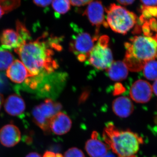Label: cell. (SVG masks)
I'll return each mask as SVG.
<instances>
[{
  "mask_svg": "<svg viewBox=\"0 0 157 157\" xmlns=\"http://www.w3.org/2000/svg\"><path fill=\"white\" fill-rule=\"evenodd\" d=\"M61 49L59 39L44 33L36 40H29L14 50L31 76H36L52 74L59 67L54 56L55 52Z\"/></svg>",
  "mask_w": 157,
  "mask_h": 157,
  "instance_id": "1",
  "label": "cell"
},
{
  "mask_svg": "<svg viewBox=\"0 0 157 157\" xmlns=\"http://www.w3.org/2000/svg\"><path fill=\"white\" fill-rule=\"evenodd\" d=\"M124 62L128 70L138 72L147 62L157 59V36H136L125 44Z\"/></svg>",
  "mask_w": 157,
  "mask_h": 157,
  "instance_id": "2",
  "label": "cell"
},
{
  "mask_svg": "<svg viewBox=\"0 0 157 157\" xmlns=\"http://www.w3.org/2000/svg\"><path fill=\"white\" fill-rule=\"evenodd\" d=\"M103 138L109 149L119 157L134 155L143 143V139L130 130H120L109 123L103 132Z\"/></svg>",
  "mask_w": 157,
  "mask_h": 157,
  "instance_id": "3",
  "label": "cell"
},
{
  "mask_svg": "<svg viewBox=\"0 0 157 157\" xmlns=\"http://www.w3.org/2000/svg\"><path fill=\"white\" fill-rule=\"evenodd\" d=\"M105 10L108 26L115 33L125 35L137 22L136 14L122 6L112 4Z\"/></svg>",
  "mask_w": 157,
  "mask_h": 157,
  "instance_id": "4",
  "label": "cell"
},
{
  "mask_svg": "<svg viewBox=\"0 0 157 157\" xmlns=\"http://www.w3.org/2000/svg\"><path fill=\"white\" fill-rule=\"evenodd\" d=\"M109 43L108 36L104 35L99 37L88 56V63L98 70H107L113 62Z\"/></svg>",
  "mask_w": 157,
  "mask_h": 157,
  "instance_id": "5",
  "label": "cell"
},
{
  "mask_svg": "<svg viewBox=\"0 0 157 157\" xmlns=\"http://www.w3.org/2000/svg\"><path fill=\"white\" fill-rule=\"evenodd\" d=\"M60 103L51 99H47L43 103L34 107L32 110L33 121L45 135L50 134L49 124L51 119L62 109Z\"/></svg>",
  "mask_w": 157,
  "mask_h": 157,
  "instance_id": "6",
  "label": "cell"
},
{
  "mask_svg": "<svg viewBox=\"0 0 157 157\" xmlns=\"http://www.w3.org/2000/svg\"><path fill=\"white\" fill-rule=\"evenodd\" d=\"M98 38V35L92 36L86 32H79L73 36L70 42V51L77 57L79 61H85Z\"/></svg>",
  "mask_w": 157,
  "mask_h": 157,
  "instance_id": "7",
  "label": "cell"
},
{
  "mask_svg": "<svg viewBox=\"0 0 157 157\" xmlns=\"http://www.w3.org/2000/svg\"><path fill=\"white\" fill-rule=\"evenodd\" d=\"M104 10L102 2L95 0L88 4L83 14L87 17L91 24L96 27L97 35H98L99 29L101 25L106 28L108 27L105 20Z\"/></svg>",
  "mask_w": 157,
  "mask_h": 157,
  "instance_id": "8",
  "label": "cell"
},
{
  "mask_svg": "<svg viewBox=\"0 0 157 157\" xmlns=\"http://www.w3.org/2000/svg\"><path fill=\"white\" fill-rule=\"evenodd\" d=\"M152 86L145 80L139 79L135 81L131 86L130 95L132 100L137 103H146L152 95Z\"/></svg>",
  "mask_w": 157,
  "mask_h": 157,
  "instance_id": "9",
  "label": "cell"
},
{
  "mask_svg": "<svg viewBox=\"0 0 157 157\" xmlns=\"http://www.w3.org/2000/svg\"><path fill=\"white\" fill-rule=\"evenodd\" d=\"M1 47L11 50L19 48L26 42L16 31L12 29L4 30L0 35Z\"/></svg>",
  "mask_w": 157,
  "mask_h": 157,
  "instance_id": "10",
  "label": "cell"
},
{
  "mask_svg": "<svg viewBox=\"0 0 157 157\" xmlns=\"http://www.w3.org/2000/svg\"><path fill=\"white\" fill-rule=\"evenodd\" d=\"M21 137L19 128L14 125H6L0 130V142L6 147L15 146L20 141Z\"/></svg>",
  "mask_w": 157,
  "mask_h": 157,
  "instance_id": "11",
  "label": "cell"
},
{
  "mask_svg": "<svg viewBox=\"0 0 157 157\" xmlns=\"http://www.w3.org/2000/svg\"><path fill=\"white\" fill-rule=\"evenodd\" d=\"M85 148L90 157H104L109 149L106 144L98 139L96 132H93L91 138L86 143Z\"/></svg>",
  "mask_w": 157,
  "mask_h": 157,
  "instance_id": "12",
  "label": "cell"
},
{
  "mask_svg": "<svg viewBox=\"0 0 157 157\" xmlns=\"http://www.w3.org/2000/svg\"><path fill=\"white\" fill-rule=\"evenodd\" d=\"M72 121L68 116L63 113H56L50 120L51 131L56 135H62L67 133L72 127Z\"/></svg>",
  "mask_w": 157,
  "mask_h": 157,
  "instance_id": "13",
  "label": "cell"
},
{
  "mask_svg": "<svg viewBox=\"0 0 157 157\" xmlns=\"http://www.w3.org/2000/svg\"><path fill=\"white\" fill-rule=\"evenodd\" d=\"M6 76L14 83L21 84L31 75L22 62L16 59L7 69Z\"/></svg>",
  "mask_w": 157,
  "mask_h": 157,
  "instance_id": "14",
  "label": "cell"
},
{
  "mask_svg": "<svg viewBox=\"0 0 157 157\" xmlns=\"http://www.w3.org/2000/svg\"><path fill=\"white\" fill-rule=\"evenodd\" d=\"M5 111L12 116H17L22 114L25 111V102L22 98L13 94L9 96L4 103Z\"/></svg>",
  "mask_w": 157,
  "mask_h": 157,
  "instance_id": "15",
  "label": "cell"
},
{
  "mask_svg": "<svg viewBox=\"0 0 157 157\" xmlns=\"http://www.w3.org/2000/svg\"><path fill=\"white\" fill-rule=\"evenodd\" d=\"M112 109L117 116L126 118L131 115L134 111V105L130 98L121 97L116 98L113 102Z\"/></svg>",
  "mask_w": 157,
  "mask_h": 157,
  "instance_id": "16",
  "label": "cell"
},
{
  "mask_svg": "<svg viewBox=\"0 0 157 157\" xmlns=\"http://www.w3.org/2000/svg\"><path fill=\"white\" fill-rule=\"evenodd\" d=\"M108 76L112 80L122 81L127 78L128 74V69L123 61H117L113 62L107 69Z\"/></svg>",
  "mask_w": 157,
  "mask_h": 157,
  "instance_id": "17",
  "label": "cell"
},
{
  "mask_svg": "<svg viewBox=\"0 0 157 157\" xmlns=\"http://www.w3.org/2000/svg\"><path fill=\"white\" fill-rule=\"evenodd\" d=\"M14 61V56L7 49L0 47V70L8 69Z\"/></svg>",
  "mask_w": 157,
  "mask_h": 157,
  "instance_id": "18",
  "label": "cell"
},
{
  "mask_svg": "<svg viewBox=\"0 0 157 157\" xmlns=\"http://www.w3.org/2000/svg\"><path fill=\"white\" fill-rule=\"evenodd\" d=\"M144 76L150 80L157 79V61L152 60L147 62L143 68Z\"/></svg>",
  "mask_w": 157,
  "mask_h": 157,
  "instance_id": "19",
  "label": "cell"
},
{
  "mask_svg": "<svg viewBox=\"0 0 157 157\" xmlns=\"http://www.w3.org/2000/svg\"><path fill=\"white\" fill-rule=\"evenodd\" d=\"M52 7L57 14H66L71 8L70 0H52Z\"/></svg>",
  "mask_w": 157,
  "mask_h": 157,
  "instance_id": "20",
  "label": "cell"
},
{
  "mask_svg": "<svg viewBox=\"0 0 157 157\" xmlns=\"http://www.w3.org/2000/svg\"><path fill=\"white\" fill-rule=\"evenodd\" d=\"M21 3V0H0V6L6 14L17 9Z\"/></svg>",
  "mask_w": 157,
  "mask_h": 157,
  "instance_id": "21",
  "label": "cell"
},
{
  "mask_svg": "<svg viewBox=\"0 0 157 157\" xmlns=\"http://www.w3.org/2000/svg\"><path fill=\"white\" fill-rule=\"evenodd\" d=\"M141 12L142 14L140 17L141 21H144L152 17H157V7L144 6Z\"/></svg>",
  "mask_w": 157,
  "mask_h": 157,
  "instance_id": "22",
  "label": "cell"
},
{
  "mask_svg": "<svg viewBox=\"0 0 157 157\" xmlns=\"http://www.w3.org/2000/svg\"><path fill=\"white\" fill-rule=\"evenodd\" d=\"M63 157H86L83 152L78 148L74 147L68 149L65 153Z\"/></svg>",
  "mask_w": 157,
  "mask_h": 157,
  "instance_id": "23",
  "label": "cell"
},
{
  "mask_svg": "<svg viewBox=\"0 0 157 157\" xmlns=\"http://www.w3.org/2000/svg\"><path fill=\"white\" fill-rule=\"evenodd\" d=\"M94 0H70L71 5L73 6L80 7L88 5Z\"/></svg>",
  "mask_w": 157,
  "mask_h": 157,
  "instance_id": "24",
  "label": "cell"
},
{
  "mask_svg": "<svg viewBox=\"0 0 157 157\" xmlns=\"http://www.w3.org/2000/svg\"><path fill=\"white\" fill-rule=\"evenodd\" d=\"M35 5L40 7L45 8L52 2V0H33Z\"/></svg>",
  "mask_w": 157,
  "mask_h": 157,
  "instance_id": "25",
  "label": "cell"
},
{
  "mask_svg": "<svg viewBox=\"0 0 157 157\" xmlns=\"http://www.w3.org/2000/svg\"><path fill=\"white\" fill-rule=\"evenodd\" d=\"M145 6H155L157 5V0H140Z\"/></svg>",
  "mask_w": 157,
  "mask_h": 157,
  "instance_id": "26",
  "label": "cell"
},
{
  "mask_svg": "<svg viewBox=\"0 0 157 157\" xmlns=\"http://www.w3.org/2000/svg\"><path fill=\"white\" fill-rule=\"evenodd\" d=\"M116 1L121 5H124V6H129L133 4L135 0H116Z\"/></svg>",
  "mask_w": 157,
  "mask_h": 157,
  "instance_id": "27",
  "label": "cell"
},
{
  "mask_svg": "<svg viewBox=\"0 0 157 157\" xmlns=\"http://www.w3.org/2000/svg\"><path fill=\"white\" fill-rule=\"evenodd\" d=\"M43 157H57V155L53 152L47 151L43 155Z\"/></svg>",
  "mask_w": 157,
  "mask_h": 157,
  "instance_id": "28",
  "label": "cell"
},
{
  "mask_svg": "<svg viewBox=\"0 0 157 157\" xmlns=\"http://www.w3.org/2000/svg\"><path fill=\"white\" fill-rule=\"evenodd\" d=\"M152 88L153 92L155 95L157 96V79L155 80L152 86Z\"/></svg>",
  "mask_w": 157,
  "mask_h": 157,
  "instance_id": "29",
  "label": "cell"
},
{
  "mask_svg": "<svg viewBox=\"0 0 157 157\" xmlns=\"http://www.w3.org/2000/svg\"><path fill=\"white\" fill-rule=\"evenodd\" d=\"M25 157H42L39 154L36 152H31Z\"/></svg>",
  "mask_w": 157,
  "mask_h": 157,
  "instance_id": "30",
  "label": "cell"
},
{
  "mask_svg": "<svg viewBox=\"0 0 157 157\" xmlns=\"http://www.w3.org/2000/svg\"><path fill=\"white\" fill-rule=\"evenodd\" d=\"M3 103H4V96L0 93V110L2 108Z\"/></svg>",
  "mask_w": 157,
  "mask_h": 157,
  "instance_id": "31",
  "label": "cell"
},
{
  "mask_svg": "<svg viewBox=\"0 0 157 157\" xmlns=\"http://www.w3.org/2000/svg\"><path fill=\"white\" fill-rule=\"evenodd\" d=\"M5 14V12H4V11H3V9H2L1 6H0V19L2 18V17L3 16V15Z\"/></svg>",
  "mask_w": 157,
  "mask_h": 157,
  "instance_id": "32",
  "label": "cell"
},
{
  "mask_svg": "<svg viewBox=\"0 0 157 157\" xmlns=\"http://www.w3.org/2000/svg\"><path fill=\"white\" fill-rule=\"evenodd\" d=\"M104 157H116V156L115 155L111 153H107V154L104 156Z\"/></svg>",
  "mask_w": 157,
  "mask_h": 157,
  "instance_id": "33",
  "label": "cell"
},
{
  "mask_svg": "<svg viewBox=\"0 0 157 157\" xmlns=\"http://www.w3.org/2000/svg\"><path fill=\"white\" fill-rule=\"evenodd\" d=\"M137 157L135 155H132L131 156H129V157Z\"/></svg>",
  "mask_w": 157,
  "mask_h": 157,
  "instance_id": "34",
  "label": "cell"
}]
</instances>
